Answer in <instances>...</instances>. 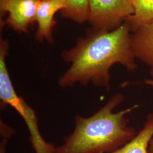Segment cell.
I'll return each mask as SVG.
<instances>
[{
    "instance_id": "cell-1",
    "label": "cell",
    "mask_w": 153,
    "mask_h": 153,
    "mask_svg": "<svg viewBox=\"0 0 153 153\" xmlns=\"http://www.w3.org/2000/svg\"><path fill=\"white\" fill-rule=\"evenodd\" d=\"M129 24L125 22L111 31L93 30L79 39L71 49L62 51L61 57L69 64L68 70L59 78L61 88L89 83L98 88H109V70L116 64L128 71L137 68L136 58L130 43Z\"/></svg>"
},
{
    "instance_id": "cell-2",
    "label": "cell",
    "mask_w": 153,
    "mask_h": 153,
    "mask_svg": "<svg viewBox=\"0 0 153 153\" xmlns=\"http://www.w3.org/2000/svg\"><path fill=\"white\" fill-rule=\"evenodd\" d=\"M124 98L117 93L91 116L76 115L74 131L53 153H110L130 141L137 133L126 116L139 105L115 112Z\"/></svg>"
},
{
    "instance_id": "cell-3",
    "label": "cell",
    "mask_w": 153,
    "mask_h": 153,
    "mask_svg": "<svg viewBox=\"0 0 153 153\" xmlns=\"http://www.w3.org/2000/svg\"><path fill=\"white\" fill-rule=\"evenodd\" d=\"M9 44L6 39L0 40V100L1 105H9L22 116L27 126L30 140L35 153H53V145L46 142L42 136L35 111L19 96L13 85L6 65Z\"/></svg>"
},
{
    "instance_id": "cell-4",
    "label": "cell",
    "mask_w": 153,
    "mask_h": 153,
    "mask_svg": "<svg viewBox=\"0 0 153 153\" xmlns=\"http://www.w3.org/2000/svg\"><path fill=\"white\" fill-rule=\"evenodd\" d=\"M134 12L132 0H89L88 22L93 30L111 31Z\"/></svg>"
},
{
    "instance_id": "cell-5",
    "label": "cell",
    "mask_w": 153,
    "mask_h": 153,
    "mask_svg": "<svg viewBox=\"0 0 153 153\" xmlns=\"http://www.w3.org/2000/svg\"><path fill=\"white\" fill-rule=\"evenodd\" d=\"M40 0H10L0 13L1 21L6 13L5 23L15 31L27 33L34 19Z\"/></svg>"
},
{
    "instance_id": "cell-6",
    "label": "cell",
    "mask_w": 153,
    "mask_h": 153,
    "mask_svg": "<svg viewBox=\"0 0 153 153\" xmlns=\"http://www.w3.org/2000/svg\"><path fill=\"white\" fill-rule=\"evenodd\" d=\"M65 7L64 0H40L34 22L38 25L35 38L39 42L46 40L49 43L54 42L53 28L56 21L55 14Z\"/></svg>"
},
{
    "instance_id": "cell-7",
    "label": "cell",
    "mask_w": 153,
    "mask_h": 153,
    "mask_svg": "<svg viewBox=\"0 0 153 153\" xmlns=\"http://www.w3.org/2000/svg\"><path fill=\"white\" fill-rule=\"evenodd\" d=\"M133 32L130 43L135 58L153 67V19L138 26Z\"/></svg>"
},
{
    "instance_id": "cell-8",
    "label": "cell",
    "mask_w": 153,
    "mask_h": 153,
    "mask_svg": "<svg viewBox=\"0 0 153 153\" xmlns=\"http://www.w3.org/2000/svg\"><path fill=\"white\" fill-rule=\"evenodd\" d=\"M153 138V112L147 116L141 131L130 141L110 153H149L148 148Z\"/></svg>"
},
{
    "instance_id": "cell-9",
    "label": "cell",
    "mask_w": 153,
    "mask_h": 153,
    "mask_svg": "<svg viewBox=\"0 0 153 153\" xmlns=\"http://www.w3.org/2000/svg\"><path fill=\"white\" fill-rule=\"evenodd\" d=\"M134 8V14L128 17L127 22L134 30L138 26L153 19V0H132Z\"/></svg>"
},
{
    "instance_id": "cell-10",
    "label": "cell",
    "mask_w": 153,
    "mask_h": 153,
    "mask_svg": "<svg viewBox=\"0 0 153 153\" xmlns=\"http://www.w3.org/2000/svg\"><path fill=\"white\" fill-rule=\"evenodd\" d=\"M65 8L61 11V16L78 23L88 21L89 13V0H64Z\"/></svg>"
},
{
    "instance_id": "cell-11",
    "label": "cell",
    "mask_w": 153,
    "mask_h": 153,
    "mask_svg": "<svg viewBox=\"0 0 153 153\" xmlns=\"http://www.w3.org/2000/svg\"><path fill=\"white\" fill-rule=\"evenodd\" d=\"M1 135L3 138H6L9 140L11 137L13 131H12V129L9 127H7V126L2 121L1 123Z\"/></svg>"
},
{
    "instance_id": "cell-12",
    "label": "cell",
    "mask_w": 153,
    "mask_h": 153,
    "mask_svg": "<svg viewBox=\"0 0 153 153\" xmlns=\"http://www.w3.org/2000/svg\"><path fill=\"white\" fill-rule=\"evenodd\" d=\"M8 140L6 138H3L2 141L0 143V153H6V146Z\"/></svg>"
},
{
    "instance_id": "cell-13",
    "label": "cell",
    "mask_w": 153,
    "mask_h": 153,
    "mask_svg": "<svg viewBox=\"0 0 153 153\" xmlns=\"http://www.w3.org/2000/svg\"><path fill=\"white\" fill-rule=\"evenodd\" d=\"M10 0H0V13H1L6 4Z\"/></svg>"
},
{
    "instance_id": "cell-14",
    "label": "cell",
    "mask_w": 153,
    "mask_h": 153,
    "mask_svg": "<svg viewBox=\"0 0 153 153\" xmlns=\"http://www.w3.org/2000/svg\"><path fill=\"white\" fill-rule=\"evenodd\" d=\"M148 153H153V138L150 140L148 148Z\"/></svg>"
},
{
    "instance_id": "cell-15",
    "label": "cell",
    "mask_w": 153,
    "mask_h": 153,
    "mask_svg": "<svg viewBox=\"0 0 153 153\" xmlns=\"http://www.w3.org/2000/svg\"><path fill=\"white\" fill-rule=\"evenodd\" d=\"M145 83L148 85L149 86H151L153 88V79H146L145 81Z\"/></svg>"
},
{
    "instance_id": "cell-16",
    "label": "cell",
    "mask_w": 153,
    "mask_h": 153,
    "mask_svg": "<svg viewBox=\"0 0 153 153\" xmlns=\"http://www.w3.org/2000/svg\"><path fill=\"white\" fill-rule=\"evenodd\" d=\"M150 76L153 78V67H152L151 69H150Z\"/></svg>"
}]
</instances>
